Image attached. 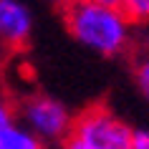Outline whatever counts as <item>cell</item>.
I'll list each match as a JSON object with an SVG mask.
<instances>
[{"mask_svg": "<svg viewBox=\"0 0 149 149\" xmlns=\"http://www.w3.org/2000/svg\"><path fill=\"white\" fill-rule=\"evenodd\" d=\"M61 15L71 38L104 58L121 56L132 48L134 25L121 8L96 5L88 0H63Z\"/></svg>", "mask_w": 149, "mask_h": 149, "instance_id": "obj_1", "label": "cell"}, {"mask_svg": "<svg viewBox=\"0 0 149 149\" xmlns=\"http://www.w3.org/2000/svg\"><path fill=\"white\" fill-rule=\"evenodd\" d=\"M15 111L18 121L46 144L48 141L63 144V139L73 129V114L68 111V106L48 94H31L20 99Z\"/></svg>", "mask_w": 149, "mask_h": 149, "instance_id": "obj_2", "label": "cell"}, {"mask_svg": "<svg viewBox=\"0 0 149 149\" xmlns=\"http://www.w3.org/2000/svg\"><path fill=\"white\" fill-rule=\"evenodd\" d=\"M71 134L94 149H132L134 139V129L104 104H94L76 114Z\"/></svg>", "mask_w": 149, "mask_h": 149, "instance_id": "obj_3", "label": "cell"}, {"mask_svg": "<svg viewBox=\"0 0 149 149\" xmlns=\"http://www.w3.org/2000/svg\"><path fill=\"white\" fill-rule=\"evenodd\" d=\"M33 33V13L25 0H0V51H20Z\"/></svg>", "mask_w": 149, "mask_h": 149, "instance_id": "obj_4", "label": "cell"}, {"mask_svg": "<svg viewBox=\"0 0 149 149\" xmlns=\"http://www.w3.org/2000/svg\"><path fill=\"white\" fill-rule=\"evenodd\" d=\"M0 149H48L33 132H28L20 121L0 129Z\"/></svg>", "mask_w": 149, "mask_h": 149, "instance_id": "obj_5", "label": "cell"}, {"mask_svg": "<svg viewBox=\"0 0 149 149\" xmlns=\"http://www.w3.org/2000/svg\"><path fill=\"white\" fill-rule=\"evenodd\" d=\"M132 76H134V86L139 88V94L149 101V51H139L134 56Z\"/></svg>", "mask_w": 149, "mask_h": 149, "instance_id": "obj_6", "label": "cell"}, {"mask_svg": "<svg viewBox=\"0 0 149 149\" xmlns=\"http://www.w3.org/2000/svg\"><path fill=\"white\" fill-rule=\"evenodd\" d=\"M121 10L132 20V25H139V28L149 25V0H124Z\"/></svg>", "mask_w": 149, "mask_h": 149, "instance_id": "obj_7", "label": "cell"}, {"mask_svg": "<svg viewBox=\"0 0 149 149\" xmlns=\"http://www.w3.org/2000/svg\"><path fill=\"white\" fill-rule=\"evenodd\" d=\"M15 121H18L15 106H13L8 99H3V96H0V129H5V126L15 124Z\"/></svg>", "mask_w": 149, "mask_h": 149, "instance_id": "obj_8", "label": "cell"}, {"mask_svg": "<svg viewBox=\"0 0 149 149\" xmlns=\"http://www.w3.org/2000/svg\"><path fill=\"white\" fill-rule=\"evenodd\" d=\"M132 149H149V132L147 129H134Z\"/></svg>", "mask_w": 149, "mask_h": 149, "instance_id": "obj_9", "label": "cell"}, {"mask_svg": "<svg viewBox=\"0 0 149 149\" xmlns=\"http://www.w3.org/2000/svg\"><path fill=\"white\" fill-rule=\"evenodd\" d=\"M63 149H94L91 144H86V141H81L79 136H73V134H68L66 139H63V144H61Z\"/></svg>", "mask_w": 149, "mask_h": 149, "instance_id": "obj_10", "label": "cell"}, {"mask_svg": "<svg viewBox=\"0 0 149 149\" xmlns=\"http://www.w3.org/2000/svg\"><path fill=\"white\" fill-rule=\"evenodd\" d=\"M88 3H96V5H109V8H121L124 0H88Z\"/></svg>", "mask_w": 149, "mask_h": 149, "instance_id": "obj_11", "label": "cell"}, {"mask_svg": "<svg viewBox=\"0 0 149 149\" xmlns=\"http://www.w3.org/2000/svg\"><path fill=\"white\" fill-rule=\"evenodd\" d=\"M48 149H63V147H48Z\"/></svg>", "mask_w": 149, "mask_h": 149, "instance_id": "obj_12", "label": "cell"}, {"mask_svg": "<svg viewBox=\"0 0 149 149\" xmlns=\"http://www.w3.org/2000/svg\"><path fill=\"white\" fill-rule=\"evenodd\" d=\"M56 3H63V0H56Z\"/></svg>", "mask_w": 149, "mask_h": 149, "instance_id": "obj_13", "label": "cell"}]
</instances>
